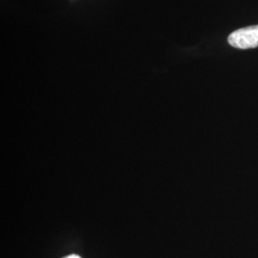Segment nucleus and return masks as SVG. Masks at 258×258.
<instances>
[{
	"label": "nucleus",
	"mask_w": 258,
	"mask_h": 258,
	"mask_svg": "<svg viewBox=\"0 0 258 258\" xmlns=\"http://www.w3.org/2000/svg\"><path fill=\"white\" fill-rule=\"evenodd\" d=\"M228 41L234 48L250 49L258 47V25L241 28L228 37Z\"/></svg>",
	"instance_id": "obj_1"
},
{
	"label": "nucleus",
	"mask_w": 258,
	"mask_h": 258,
	"mask_svg": "<svg viewBox=\"0 0 258 258\" xmlns=\"http://www.w3.org/2000/svg\"><path fill=\"white\" fill-rule=\"evenodd\" d=\"M63 258H81L79 255H76V254H71V255H68V256H66V257Z\"/></svg>",
	"instance_id": "obj_2"
}]
</instances>
